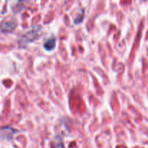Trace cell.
I'll list each match as a JSON object with an SVG mask.
<instances>
[{
	"instance_id": "1",
	"label": "cell",
	"mask_w": 148,
	"mask_h": 148,
	"mask_svg": "<svg viewBox=\"0 0 148 148\" xmlns=\"http://www.w3.org/2000/svg\"><path fill=\"white\" fill-rule=\"evenodd\" d=\"M41 27H34L30 32L27 33L25 35H24L20 41L19 44L20 47L25 48L28 44L36 40L41 35Z\"/></svg>"
},
{
	"instance_id": "2",
	"label": "cell",
	"mask_w": 148,
	"mask_h": 148,
	"mask_svg": "<svg viewBox=\"0 0 148 148\" xmlns=\"http://www.w3.org/2000/svg\"><path fill=\"white\" fill-rule=\"evenodd\" d=\"M17 27L16 22H2L0 24V31L3 33H12Z\"/></svg>"
},
{
	"instance_id": "3",
	"label": "cell",
	"mask_w": 148,
	"mask_h": 148,
	"mask_svg": "<svg viewBox=\"0 0 148 148\" xmlns=\"http://www.w3.org/2000/svg\"><path fill=\"white\" fill-rule=\"evenodd\" d=\"M56 45H57V38L54 36H51L49 38H48L46 41H44V48L46 51H50L55 48Z\"/></svg>"
},
{
	"instance_id": "4",
	"label": "cell",
	"mask_w": 148,
	"mask_h": 148,
	"mask_svg": "<svg viewBox=\"0 0 148 148\" xmlns=\"http://www.w3.org/2000/svg\"><path fill=\"white\" fill-rule=\"evenodd\" d=\"M59 140H57L55 143V147L56 148H64V145H63V142L61 141V139L60 138H59Z\"/></svg>"
}]
</instances>
